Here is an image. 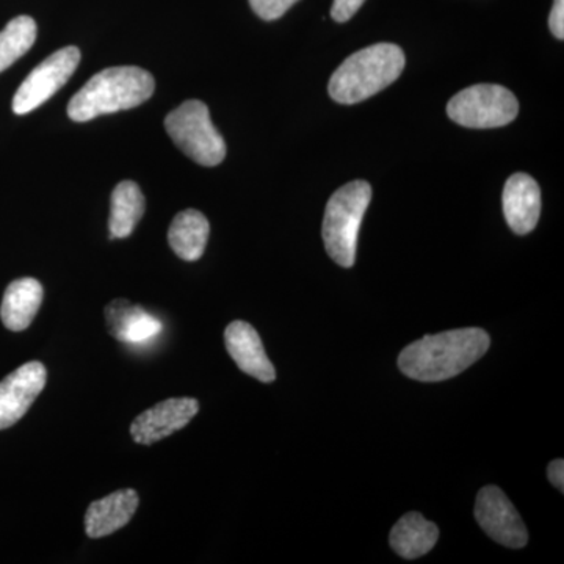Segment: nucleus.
I'll list each match as a JSON object with an SVG mask.
<instances>
[{
  "instance_id": "1",
  "label": "nucleus",
  "mask_w": 564,
  "mask_h": 564,
  "mask_svg": "<svg viewBox=\"0 0 564 564\" xmlns=\"http://www.w3.org/2000/svg\"><path fill=\"white\" fill-rule=\"evenodd\" d=\"M489 345L491 337L480 328L432 334L400 352L399 369L408 378L422 383L451 380L484 358Z\"/></svg>"
},
{
  "instance_id": "9",
  "label": "nucleus",
  "mask_w": 564,
  "mask_h": 564,
  "mask_svg": "<svg viewBox=\"0 0 564 564\" xmlns=\"http://www.w3.org/2000/svg\"><path fill=\"white\" fill-rule=\"evenodd\" d=\"M46 367L39 361L24 364L0 381V430L21 421L46 386Z\"/></svg>"
},
{
  "instance_id": "14",
  "label": "nucleus",
  "mask_w": 564,
  "mask_h": 564,
  "mask_svg": "<svg viewBox=\"0 0 564 564\" xmlns=\"http://www.w3.org/2000/svg\"><path fill=\"white\" fill-rule=\"evenodd\" d=\"M139 505V492L133 489H121L96 500L85 514V532L95 540L118 532L131 522Z\"/></svg>"
},
{
  "instance_id": "8",
  "label": "nucleus",
  "mask_w": 564,
  "mask_h": 564,
  "mask_svg": "<svg viewBox=\"0 0 564 564\" xmlns=\"http://www.w3.org/2000/svg\"><path fill=\"white\" fill-rule=\"evenodd\" d=\"M475 519L496 543L510 549H522L529 543V532L521 516L502 489L486 486L475 502Z\"/></svg>"
},
{
  "instance_id": "17",
  "label": "nucleus",
  "mask_w": 564,
  "mask_h": 564,
  "mask_svg": "<svg viewBox=\"0 0 564 564\" xmlns=\"http://www.w3.org/2000/svg\"><path fill=\"white\" fill-rule=\"evenodd\" d=\"M440 540V529L433 522L426 521L421 513L404 514L393 525L391 547L397 555L406 560L421 558L429 554Z\"/></svg>"
},
{
  "instance_id": "6",
  "label": "nucleus",
  "mask_w": 564,
  "mask_h": 564,
  "mask_svg": "<svg viewBox=\"0 0 564 564\" xmlns=\"http://www.w3.org/2000/svg\"><path fill=\"white\" fill-rule=\"evenodd\" d=\"M519 102L502 85L480 84L459 91L448 102L447 115L470 129L502 128L516 120Z\"/></svg>"
},
{
  "instance_id": "20",
  "label": "nucleus",
  "mask_w": 564,
  "mask_h": 564,
  "mask_svg": "<svg viewBox=\"0 0 564 564\" xmlns=\"http://www.w3.org/2000/svg\"><path fill=\"white\" fill-rule=\"evenodd\" d=\"M299 0H250L252 11L263 21H276Z\"/></svg>"
},
{
  "instance_id": "2",
  "label": "nucleus",
  "mask_w": 564,
  "mask_h": 564,
  "mask_svg": "<svg viewBox=\"0 0 564 564\" xmlns=\"http://www.w3.org/2000/svg\"><path fill=\"white\" fill-rule=\"evenodd\" d=\"M155 80L139 66H115L93 76L69 101L70 120L85 122L101 115L135 109L154 95Z\"/></svg>"
},
{
  "instance_id": "11",
  "label": "nucleus",
  "mask_w": 564,
  "mask_h": 564,
  "mask_svg": "<svg viewBox=\"0 0 564 564\" xmlns=\"http://www.w3.org/2000/svg\"><path fill=\"white\" fill-rule=\"evenodd\" d=\"M225 344L229 356L243 373L262 383H273L276 380V370L263 350L261 337L250 323H229L225 332Z\"/></svg>"
},
{
  "instance_id": "12",
  "label": "nucleus",
  "mask_w": 564,
  "mask_h": 564,
  "mask_svg": "<svg viewBox=\"0 0 564 564\" xmlns=\"http://www.w3.org/2000/svg\"><path fill=\"white\" fill-rule=\"evenodd\" d=\"M503 214L508 226L518 236L536 228L541 215V188L532 176L516 173L503 188Z\"/></svg>"
},
{
  "instance_id": "15",
  "label": "nucleus",
  "mask_w": 564,
  "mask_h": 564,
  "mask_svg": "<svg viewBox=\"0 0 564 564\" xmlns=\"http://www.w3.org/2000/svg\"><path fill=\"white\" fill-rule=\"evenodd\" d=\"M43 296V285L35 278H21L10 282L0 306L3 326L13 333L28 329L39 314Z\"/></svg>"
},
{
  "instance_id": "13",
  "label": "nucleus",
  "mask_w": 564,
  "mask_h": 564,
  "mask_svg": "<svg viewBox=\"0 0 564 564\" xmlns=\"http://www.w3.org/2000/svg\"><path fill=\"white\" fill-rule=\"evenodd\" d=\"M104 314L107 329L122 344H148L163 332V323L158 317L128 300H113Z\"/></svg>"
},
{
  "instance_id": "18",
  "label": "nucleus",
  "mask_w": 564,
  "mask_h": 564,
  "mask_svg": "<svg viewBox=\"0 0 564 564\" xmlns=\"http://www.w3.org/2000/svg\"><path fill=\"white\" fill-rule=\"evenodd\" d=\"M147 209L143 192L133 181H122L111 193L109 239H126L131 236Z\"/></svg>"
},
{
  "instance_id": "19",
  "label": "nucleus",
  "mask_w": 564,
  "mask_h": 564,
  "mask_svg": "<svg viewBox=\"0 0 564 564\" xmlns=\"http://www.w3.org/2000/svg\"><path fill=\"white\" fill-rule=\"evenodd\" d=\"M36 40V22L31 17H18L11 20L0 32V73L20 61L31 51Z\"/></svg>"
},
{
  "instance_id": "21",
  "label": "nucleus",
  "mask_w": 564,
  "mask_h": 564,
  "mask_svg": "<svg viewBox=\"0 0 564 564\" xmlns=\"http://www.w3.org/2000/svg\"><path fill=\"white\" fill-rule=\"evenodd\" d=\"M366 0H334L332 17L336 22L350 21Z\"/></svg>"
},
{
  "instance_id": "16",
  "label": "nucleus",
  "mask_w": 564,
  "mask_h": 564,
  "mask_svg": "<svg viewBox=\"0 0 564 564\" xmlns=\"http://www.w3.org/2000/svg\"><path fill=\"white\" fill-rule=\"evenodd\" d=\"M209 234V220L202 212L182 210L170 226L169 243L182 261L195 262L203 258Z\"/></svg>"
},
{
  "instance_id": "3",
  "label": "nucleus",
  "mask_w": 564,
  "mask_h": 564,
  "mask_svg": "<svg viewBox=\"0 0 564 564\" xmlns=\"http://www.w3.org/2000/svg\"><path fill=\"white\" fill-rule=\"evenodd\" d=\"M404 63L402 47L397 44H373L355 52L329 79V96L345 106L366 101L399 79Z\"/></svg>"
},
{
  "instance_id": "7",
  "label": "nucleus",
  "mask_w": 564,
  "mask_h": 564,
  "mask_svg": "<svg viewBox=\"0 0 564 564\" xmlns=\"http://www.w3.org/2000/svg\"><path fill=\"white\" fill-rule=\"evenodd\" d=\"M80 63L79 47L68 46L51 54L25 77L13 98V111L28 115L51 99L76 73Z\"/></svg>"
},
{
  "instance_id": "5",
  "label": "nucleus",
  "mask_w": 564,
  "mask_h": 564,
  "mask_svg": "<svg viewBox=\"0 0 564 564\" xmlns=\"http://www.w3.org/2000/svg\"><path fill=\"white\" fill-rule=\"evenodd\" d=\"M166 133L192 161L203 166L220 165L226 143L212 124L209 109L202 101H185L165 118Z\"/></svg>"
},
{
  "instance_id": "23",
  "label": "nucleus",
  "mask_w": 564,
  "mask_h": 564,
  "mask_svg": "<svg viewBox=\"0 0 564 564\" xmlns=\"http://www.w3.org/2000/svg\"><path fill=\"white\" fill-rule=\"evenodd\" d=\"M547 477L551 484L560 491H564V462L563 459H554L547 467Z\"/></svg>"
},
{
  "instance_id": "4",
  "label": "nucleus",
  "mask_w": 564,
  "mask_h": 564,
  "mask_svg": "<svg viewBox=\"0 0 564 564\" xmlns=\"http://www.w3.org/2000/svg\"><path fill=\"white\" fill-rule=\"evenodd\" d=\"M372 199L366 181H352L334 193L326 204L322 236L326 252L334 262L350 269L356 261L359 228Z\"/></svg>"
},
{
  "instance_id": "22",
  "label": "nucleus",
  "mask_w": 564,
  "mask_h": 564,
  "mask_svg": "<svg viewBox=\"0 0 564 564\" xmlns=\"http://www.w3.org/2000/svg\"><path fill=\"white\" fill-rule=\"evenodd\" d=\"M549 28L555 39H564V0H555L551 17H549Z\"/></svg>"
},
{
  "instance_id": "10",
  "label": "nucleus",
  "mask_w": 564,
  "mask_h": 564,
  "mask_svg": "<svg viewBox=\"0 0 564 564\" xmlns=\"http://www.w3.org/2000/svg\"><path fill=\"white\" fill-rule=\"evenodd\" d=\"M198 411V400L191 399V397L169 399L158 403L132 422V440L140 445L159 443L187 426Z\"/></svg>"
}]
</instances>
